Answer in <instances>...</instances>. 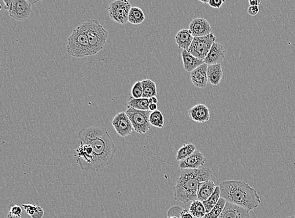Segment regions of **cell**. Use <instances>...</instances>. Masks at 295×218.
I'll return each mask as SVG.
<instances>
[{"label": "cell", "mask_w": 295, "mask_h": 218, "mask_svg": "<svg viewBox=\"0 0 295 218\" xmlns=\"http://www.w3.org/2000/svg\"><path fill=\"white\" fill-rule=\"evenodd\" d=\"M125 113L129 116L130 120L134 127V131L140 134L146 133L151 129V125L149 122V116L151 112L142 111L127 107Z\"/></svg>", "instance_id": "52a82bcc"}, {"label": "cell", "mask_w": 295, "mask_h": 218, "mask_svg": "<svg viewBox=\"0 0 295 218\" xmlns=\"http://www.w3.org/2000/svg\"><path fill=\"white\" fill-rule=\"evenodd\" d=\"M216 39L217 38L213 33L206 36L194 37L192 44L187 50L193 56L204 60L210 52L213 44L215 43Z\"/></svg>", "instance_id": "ba28073f"}, {"label": "cell", "mask_w": 295, "mask_h": 218, "mask_svg": "<svg viewBox=\"0 0 295 218\" xmlns=\"http://www.w3.org/2000/svg\"><path fill=\"white\" fill-rule=\"evenodd\" d=\"M216 187L214 182L211 180L202 182L198 191V201L202 202L206 201L215 192Z\"/></svg>", "instance_id": "ffe728a7"}, {"label": "cell", "mask_w": 295, "mask_h": 218, "mask_svg": "<svg viewBox=\"0 0 295 218\" xmlns=\"http://www.w3.org/2000/svg\"><path fill=\"white\" fill-rule=\"evenodd\" d=\"M149 100L146 98L135 99L131 96L128 101V107L142 111H149Z\"/></svg>", "instance_id": "603a6c76"}, {"label": "cell", "mask_w": 295, "mask_h": 218, "mask_svg": "<svg viewBox=\"0 0 295 218\" xmlns=\"http://www.w3.org/2000/svg\"><path fill=\"white\" fill-rule=\"evenodd\" d=\"M66 49L70 56L78 59L96 55L90 45L89 40L81 23L74 28L68 37Z\"/></svg>", "instance_id": "277c9868"}, {"label": "cell", "mask_w": 295, "mask_h": 218, "mask_svg": "<svg viewBox=\"0 0 295 218\" xmlns=\"http://www.w3.org/2000/svg\"><path fill=\"white\" fill-rule=\"evenodd\" d=\"M206 161L204 154L201 152L196 151L192 155L186 159L182 160L179 164V167L182 170L184 169H198L200 167L204 166Z\"/></svg>", "instance_id": "4fadbf2b"}, {"label": "cell", "mask_w": 295, "mask_h": 218, "mask_svg": "<svg viewBox=\"0 0 295 218\" xmlns=\"http://www.w3.org/2000/svg\"><path fill=\"white\" fill-rule=\"evenodd\" d=\"M12 214L17 216H21L22 213V209L19 205H14L10 208V212Z\"/></svg>", "instance_id": "d6a6232c"}, {"label": "cell", "mask_w": 295, "mask_h": 218, "mask_svg": "<svg viewBox=\"0 0 295 218\" xmlns=\"http://www.w3.org/2000/svg\"><path fill=\"white\" fill-rule=\"evenodd\" d=\"M226 54V51L224 46L215 42L206 58L204 59V63L208 65L220 64L224 61Z\"/></svg>", "instance_id": "5bb4252c"}, {"label": "cell", "mask_w": 295, "mask_h": 218, "mask_svg": "<svg viewBox=\"0 0 295 218\" xmlns=\"http://www.w3.org/2000/svg\"><path fill=\"white\" fill-rule=\"evenodd\" d=\"M167 218H180V217L176 215H167Z\"/></svg>", "instance_id": "ab89813d"}, {"label": "cell", "mask_w": 295, "mask_h": 218, "mask_svg": "<svg viewBox=\"0 0 295 218\" xmlns=\"http://www.w3.org/2000/svg\"><path fill=\"white\" fill-rule=\"evenodd\" d=\"M207 69L208 65L204 63L191 72V80L195 87L204 88L206 87L208 82Z\"/></svg>", "instance_id": "2e32d148"}, {"label": "cell", "mask_w": 295, "mask_h": 218, "mask_svg": "<svg viewBox=\"0 0 295 218\" xmlns=\"http://www.w3.org/2000/svg\"><path fill=\"white\" fill-rule=\"evenodd\" d=\"M209 1H210V0H207V1H204V0H200V1L202 2V3H204V4H208Z\"/></svg>", "instance_id": "60d3db41"}, {"label": "cell", "mask_w": 295, "mask_h": 218, "mask_svg": "<svg viewBox=\"0 0 295 218\" xmlns=\"http://www.w3.org/2000/svg\"><path fill=\"white\" fill-rule=\"evenodd\" d=\"M112 125L116 133L122 137H126L134 131L131 120L125 112L116 114L112 120Z\"/></svg>", "instance_id": "30bf717a"}, {"label": "cell", "mask_w": 295, "mask_h": 218, "mask_svg": "<svg viewBox=\"0 0 295 218\" xmlns=\"http://www.w3.org/2000/svg\"><path fill=\"white\" fill-rule=\"evenodd\" d=\"M220 197H221V191H220V186H217L213 195L206 201L203 202V204L206 209V213L210 212L214 208L216 204L219 202Z\"/></svg>", "instance_id": "484cf974"}, {"label": "cell", "mask_w": 295, "mask_h": 218, "mask_svg": "<svg viewBox=\"0 0 295 218\" xmlns=\"http://www.w3.org/2000/svg\"><path fill=\"white\" fill-rule=\"evenodd\" d=\"M221 197L227 202L254 210L261 204V197L254 188L242 180H226L220 184Z\"/></svg>", "instance_id": "3957f363"}, {"label": "cell", "mask_w": 295, "mask_h": 218, "mask_svg": "<svg viewBox=\"0 0 295 218\" xmlns=\"http://www.w3.org/2000/svg\"><path fill=\"white\" fill-rule=\"evenodd\" d=\"M259 12V6H250L248 9V12L250 16H255Z\"/></svg>", "instance_id": "836d02e7"}, {"label": "cell", "mask_w": 295, "mask_h": 218, "mask_svg": "<svg viewBox=\"0 0 295 218\" xmlns=\"http://www.w3.org/2000/svg\"><path fill=\"white\" fill-rule=\"evenodd\" d=\"M225 3H226V1H223V0H210L208 4L211 8L219 9L221 8L222 4Z\"/></svg>", "instance_id": "4dcf8cb0"}, {"label": "cell", "mask_w": 295, "mask_h": 218, "mask_svg": "<svg viewBox=\"0 0 295 218\" xmlns=\"http://www.w3.org/2000/svg\"><path fill=\"white\" fill-rule=\"evenodd\" d=\"M132 6L127 0H115L110 3L109 14L110 19L120 25H125L129 22L130 10Z\"/></svg>", "instance_id": "9c48e42d"}, {"label": "cell", "mask_w": 295, "mask_h": 218, "mask_svg": "<svg viewBox=\"0 0 295 218\" xmlns=\"http://www.w3.org/2000/svg\"><path fill=\"white\" fill-rule=\"evenodd\" d=\"M158 110V104H152L150 103L149 106V111L153 112Z\"/></svg>", "instance_id": "8d00e7d4"}, {"label": "cell", "mask_w": 295, "mask_h": 218, "mask_svg": "<svg viewBox=\"0 0 295 218\" xmlns=\"http://www.w3.org/2000/svg\"><path fill=\"white\" fill-rule=\"evenodd\" d=\"M149 103H152V104H158V99L157 96L152 97V98L149 99Z\"/></svg>", "instance_id": "74e56055"}, {"label": "cell", "mask_w": 295, "mask_h": 218, "mask_svg": "<svg viewBox=\"0 0 295 218\" xmlns=\"http://www.w3.org/2000/svg\"><path fill=\"white\" fill-rule=\"evenodd\" d=\"M44 216V210L41 206H37L34 214L31 217L32 218H43Z\"/></svg>", "instance_id": "1f68e13d"}, {"label": "cell", "mask_w": 295, "mask_h": 218, "mask_svg": "<svg viewBox=\"0 0 295 218\" xmlns=\"http://www.w3.org/2000/svg\"><path fill=\"white\" fill-rule=\"evenodd\" d=\"M189 211L194 217L197 218H204L206 214V209L204 208V204L198 200H196V201L191 202L189 208Z\"/></svg>", "instance_id": "d4e9b609"}, {"label": "cell", "mask_w": 295, "mask_h": 218, "mask_svg": "<svg viewBox=\"0 0 295 218\" xmlns=\"http://www.w3.org/2000/svg\"><path fill=\"white\" fill-rule=\"evenodd\" d=\"M197 151V148L195 145L193 144H184L178 150L177 154H176V160L178 161H182Z\"/></svg>", "instance_id": "cb8c5ba5"}, {"label": "cell", "mask_w": 295, "mask_h": 218, "mask_svg": "<svg viewBox=\"0 0 295 218\" xmlns=\"http://www.w3.org/2000/svg\"><path fill=\"white\" fill-rule=\"evenodd\" d=\"M81 25L87 35L90 45L94 54H98L105 47V44L109 39V32L97 20H91L84 22L81 23Z\"/></svg>", "instance_id": "5b68a950"}, {"label": "cell", "mask_w": 295, "mask_h": 218, "mask_svg": "<svg viewBox=\"0 0 295 218\" xmlns=\"http://www.w3.org/2000/svg\"><path fill=\"white\" fill-rule=\"evenodd\" d=\"M180 218H195L188 209H183L181 213Z\"/></svg>", "instance_id": "e575fe53"}, {"label": "cell", "mask_w": 295, "mask_h": 218, "mask_svg": "<svg viewBox=\"0 0 295 218\" xmlns=\"http://www.w3.org/2000/svg\"><path fill=\"white\" fill-rule=\"evenodd\" d=\"M79 143L89 145L92 149L94 161L92 171L109 166L113 161L116 147L107 130L100 127L85 128L78 133Z\"/></svg>", "instance_id": "6da1fadb"}, {"label": "cell", "mask_w": 295, "mask_h": 218, "mask_svg": "<svg viewBox=\"0 0 295 218\" xmlns=\"http://www.w3.org/2000/svg\"><path fill=\"white\" fill-rule=\"evenodd\" d=\"M3 2L4 9L15 21H25L32 12V4L28 0H3Z\"/></svg>", "instance_id": "8992f818"}, {"label": "cell", "mask_w": 295, "mask_h": 218, "mask_svg": "<svg viewBox=\"0 0 295 218\" xmlns=\"http://www.w3.org/2000/svg\"><path fill=\"white\" fill-rule=\"evenodd\" d=\"M189 30L194 37H204L212 34L210 23L204 18L193 19L189 23Z\"/></svg>", "instance_id": "8fae6325"}, {"label": "cell", "mask_w": 295, "mask_h": 218, "mask_svg": "<svg viewBox=\"0 0 295 218\" xmlns=\"http://www.w3.org/2000/svg\"><path fill=\"white\" fill-rule=\"evenodd\" d=\"M22 207H23V210H25L26 214L29 215L30 217L34 214L37 208V205L32 204H22Z\"/></svg>", "instance_id": "f546056e"}, {"label": "cell", "mask_w": 295, "mask_h": 218, "mask_svg": "<svg viewBox=\"0 0 295 218\" xmlns=\"http://www.w3.org/2000/svg\"><path fill=\"white\" fill-rule=\"evenodd\" d=\"M286 218H295V216H291V217H288Z\"/></svg>", "instance_id": "b9f144b4"}, {"label": "cell", "mask_w": 295, "mask_h": 218, "mask_svg": "<svg viewBox=\"0 0 295 218\" xmlns=\"http://www.w3.org/2000/svg\"><path fill=\"white\" fill-rule=\"evenodd\" d=\"M212 176V172L208 168L182 170L176 182L174 199L184 204L198 200L200 184L210 180Z\"/></svg>", "instance_id": "7a4b0ae2"}, {"label": "cell", "mask_w": 295, "mask_h": 218, "mask_svg": "<svg viewBox=\"0 0 295 218\" xmlns=\"http://www.w3.org/2000/svg\"><path fill=\"white\" fill-rule=\"evenodd\" d=\"M149 122L152 126L162 129L164 125V118L162 112L158 109L151 112L149 116Z\"/></svg>", "instance_id": "4316f807"}, {"label": "cell", "mask_w": 295, "mask_h": 218, "mask_svg": "<svg viewBox=\"0 0 295 218\" xmlns=\"http://www.w3.org/2000/svg\"><path fill=\"white\" fill-rule=\"evenodd\" d=\"M261 1L260 0H250L249 3L250 6H259V4H261Z\"/></svg>", "instance_id": "d590c367"}, {"label": "cell", "mask_w": 295, "mask_h": 218, "mask_svg": "<svg viewBox=\"0 0 295 218\" xmlns=\"http://www.w3.org/2000/svg\"><path fill=\"white\" fill-rule=\"evenodd\" d=\"M143 88V98L150 99L152 97L157 96V87L156 84L151 79L142 81Z\"/></svg>", "instance_id": "44dd1931"}, {"label": "cell", "mask_w": 295, "mask_h": 218, "mask_svg": "<svg viewBox=\"0 0 295 218\" xmlns=\"http://www.w3.org/2000/svg\"><path fill=\"white\" fill-rule=\"evenodd\" d=\"M6 218H22L21 216H17L12 214V213H9Z\"/></svg>", "instance_id": "f35d334b"}, {"label": "cell", "mask_w": 295, "mask_h": 218, "mask_svg": "<svg viewBox=\"0 0 295 218\" xmlns=\"http://www.w3.org/2000/svg\"><path fill=\"white\" fill-rule=\"evenodd\" d=\"M226 201L224 198L220 197L219 202L210 212L207 213L204 218H219L226 206Z\"/></svg>", "instance_id": "83f0119b"}, {"label": "cell", "mask_w": 295, "mask_h": 218, "mask_svg": "<svg viewBox=\"0 0 295 218\" xmlns=\"http://www.w3.org/2000/svg\"><path fill=\"white\" fill-rule=\"evenodd\" d=\"M176 43L182 50H188L192 44L194 37L189 29H182L176 34Z\"/></svg>", "instance_id": "d6986e66"}, {"label": "cell", "mask_w": 295, "mask_h": 218, "mask_svg": "<svg viewBox=\"0 0 295 218\" xmlns=\"http://www.w3.org/2000/svg\"><path fill=\"white\" fill-rule=\"evenodd\" d=\"M223 70L220 64L208 65L207 69V76H208V82L211 85L219 86L223 78Z\"/></svg>", "instance_id": "ac0fdd59"}, {"label": "cell", "mask_w": 295, "mask_h": 218, "mask_svg": "<svg viewBox=\"0 0 295 218\" xmlns=\"http://www.w3.org/2000/svg\"><path fill=\"white\" fill-rule=\"evenodd\" d=\"M250 211L236 204L226 202L219 218H250Z\"/></svg>", "instance_id": "7c38bea8"}, {"label": "cell", "mask_w": 295, "mask_h": 218, "mask_svg": "<svg viewBox=\"0 0 295 218\" xmlns=\"http://www.w3.org/2000/svg\"><path fill=\"white\" fill-rule=\"evenodd\" d=\"M144 21L145 15L142 9L136 6H132L130 10L129 20H128L129 23L133 25H140Z\"/></svg>", "instance_id": "7402d4cb"}, {"label": "cell", "mask_w": 295, "mask_h": 218, "mask_svg": "<svg viewBox=\"0 0 295 218\" xmlns=\"http://www.w3.org/2000/svg\"><path fill=\"white\" fill-rule=\"evenodd\" d=\"M132 97L135 99H140L142 98L143 88L142 81H138L134 84L132 88Z\"/></svg>", "instance_id": "f1b7e54d"}, {"label": "cell", "mask_w": 295, "mask_h": 218, "mask_svg": "<svg viewBox=\"0 0 295 218\" xmlns=\"http://www.w3.org/2000/svg\"><path fill=\"white\" fill-rule=\"evenodd\" d=\"M189 118L197 123L208 122L210 119V109L206 105L198 104L194 106L188 111Z\"/></svg>", "instance_id": "9a60e30c"}, {"label": "cell", "mask_w": 295, "mask_h": 218, "mask_svg": "<svg viewBox=\"0 0 295 218\" xmlns=\"http://www.w3.org/2000/svg\"><path fill=\"white\" fill-rule=\"evenodd\" d=\"M182 60L183 62L184 68L187 72H192L199 67V66L204 64V60L199 59L193 56L188 50H182Z\"/></svg>", "instance_id": "e0dca14e"}]
</instances>
